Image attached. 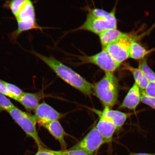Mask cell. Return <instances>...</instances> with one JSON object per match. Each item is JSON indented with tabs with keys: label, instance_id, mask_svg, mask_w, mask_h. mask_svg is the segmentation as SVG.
I'll return each mask as SVG.
<instances>
[{
	"label": "cell",
	"instance_id": "obj_1",
	"mask_svg": "<svg viewBox=\"0 0 155 155\" xmlns=\"http://www.w3.org/2000/svg\"><path fill=\"white\" fill-rule=\"evenodd\" d=\"M31 53L43 61L58 77L68 84L86 95L90 96L93 94V84L70 68L52 56L46 57L36 51H32Z\"/></svg>",
	"mask_w": 155,
	"mask_h": 155
},
{
	"label": "cell",
	"instance_id": "obj_2",
	"mask_svg": "<svg viewBox=\"0 0 155 155\" xmlns=\"http://www.w3.org/2000/svg\"><path fill=\"white\" fill-rule=\"evenodd\" d=\"M92 92L105 107L115 105L118 99L119 84L113 73H105L100 81L93 84Z\"/></svg>",
	"mask_w": 155,
	"mask_h": 155
},
{
	"label": "cell",
	"instance_id": "obj_3",
	"mask_svg": "<svg viewBox=\"0 0 155 155\" xmlns=\"http://www.w3.org/2000/svg\"><path fill=\"white\" fill-rule=\"evenodd\" d=\"M17 24V29L11 35L13 40H16L22 32L32 30H41L36 22L33 3L26 0L24 5L15 16Z\"/></svg>",
	"mask_w": 155,
	"mask_h": 155
},
{
	"label": "cell",
	"instance_id": "obj_4",
	"mask_svg": "<svg viewBox=\"0 0 155 155\" xmlns=\"http://www.w3.org/2000/svg\"><path fill=\"white\" fill-rule=\"evenodd\" d=\"M7 112L24 131L27 136L33 139L37 145L38 148L46 147L39 137L36 127L37 122L34 115L23 111L15 106Z\"/></svg>",
	"mask_w": 155,
	"mask_h": 155
},
{
	"label": "cell",
	"instance_id": "obj_5",
	"mask_svg": "<svg viewBox=\"0 0 155 155\" xmlns=\"http://www.w3.org/2000/svg\"><path fill=\"white\" fill-rule=\"evenodd\" d=\"M117 23L115 11L103 17H95L88 13L84 24L77 30L88 31L99 35L109 29L117 28Z\"/></svg>",
	"mask_w": 155,
	"mask_h": 155
},
{
	"label": "cell",
	"instance_id": "obj_6",
	"mask_svg": "<svg viewBox=\"0 0 155 155\" xmlns=\"http://www.w3.org/2000/svg\"><path fill=\"white\" fill-rule=\"evenodd\" d=\"M82 64H92L98 67L105 73H113L120 67V64L112 58L105 49L92 56H81Z\"/></svg>",
	"mask_w": 155,
	"mask_h": 155
},
{
	"label": "cell",
	"instance_id": "obj_7",
	"mask_svg": "<svg viewBox=\"0 0 155 155\" xmlns=\"http://www.w3.org/2000/svg\"><path fill=\"white\" fill-rule=\"evenodd\" d=\"M105 141L96 126L82 140L71 147L84 151L88 155H95Z\"/></svg>",
	"mask_w": 155,
	"mask_h": 155
},
{
	"label": "cell",
	"instance_id": "obj_8",
	"mask_svg": "<svg viewBox=\"0 0 155 155\" xmlns=\"http://www.w3.org/2000/svg\"><path fill=\"white\" fill-rule=\"evenodd\" d=\"M133 41L132 38L125 34L104 49L108 52L116 61L121 64L129 58L130 50Z\"/></svg>",
	"mask_w": 155,
	"mask_h": 155
},
{
	"label": "cell",
	"instance_id": "obj_9",
	"mask_svg": "<svg viewBox=\"0 0 155 155\" xmlns=\"http://www.w3.org/2000/svg\"><path fill=\"white\" fill-rule=\"evenodd\" d=\"M34 111L37 123L43 127L50 122L59 120L64 116L63 114L60 113L45 102L39 104Z\"/></svg>",
	"mask_w": 155,
	"mask_h": 155
},
{
	"label": "cell",
	"instance_id": "obj_10",
	"mask_svg": "<svg viewBox=\"0 0 155 155\" xmlns=\"http://www.w3.org/2000/svg\"><path fill=\"white\" fill-rule=\"evenodd\" d=\"M100 119L96 126L106 143L111 142L112 137L117 128L110 120L101 115H98Z\"/></svg>",
	"mask_w": 155,
	"mask_h": 155
},
{
	"label": "cell",
	"instance_id": "obj_11",
	"mask_svg": "<svg viewBox=\"0 0 155 155\" xmlns=\"http://www.w3.org/2000/svg\"><path fill=\"white\" fill-rule=\"evenodd\" d=\"M44 127L59 141L62 150H67V144L65 140V137L66 136L67 133L59 120L50 122Z\"/></svg>",
	"mask_w": 155,
	"mask_h": 155
},
{
	"label": "cell",
	"instance_id": "obj_12",
	"mask_svg": "<svg viewBox=\"0 0 155 155\" xmlns=\"http://www.w3.org/2000/svg\"><path fill=\"white\" fill-rule=\"evenodd\" d=\"M43 97L42 92L32 93L25 92L19 98L18 102L24 106L27 111H35L39 104L40 101Z\"/></svg>",
	"mask_w": 155,
	"mask_h": 155
},
{
	"label": "cell",
	"instance_id": "obj_13",
	"mask_svg": "<svg viewBox=\"0 0 155 155\" xmlns=\"http://www.w3.org/2000/svg\"><path fill=\"white\" fill-rule=\"evenodd\" d=\"M94 112L98 115H101L111 121L116 126L117 130L120 128L125 123L127 117V114L111 110L110 108L107 107H104L102 111L94 110Z\"/></svg>",
	"mask_w": 155,
	"mask_h": 155
},
{
	"label": "cell",
	"instance_id": "obj_14",
	"mask_svg": "<svg viewBox=\"0 0 155 155\" xmlns=\"http://www.w3.org/2000/svg\"><path fill=\"white\" fill-rule=\"evenodd\" d=\"M140 101V89L135 83L130 90L121 107L135 110Z\"/></svg>",
	"mask_w": 155,
	"mask_h": 155
},
{
	"label": "cell",
	"instance_id": "obj_15",
	"mask_svg": "<svg viewBox=\"0 0 155 155\" xmlns=\"http://www.w3.org/2000/svg\"><path fill=\"white\" fill-rule=\"evenodd\" d=\"M125 34L117 28L109 29L104 31L99 35L103 49L109 45L115 42Z\"/></svg>",
	"mask_w": 155,
	"mask_h": 155
},
{
	"label": "cell",
	"instance_id": "obj_16",
	"mask_svg": "<svg viewBox=\"0 0 155 155\" xmlns=\"http://www.w3.org/2000/svg\"><path fill=\"white\" fill-rule=\"evenodd\" d=\"M124 69L132 73L135 81V83L141 90H145L149 83L144 73L140 68H137L129 64H125Z\"/></svg>",
	"mask_w": 155,
	"mask_h": 155
},
{
	"label": "cell",
	"instance_id": "obj_17",
	"mask_svg": "<svg viewBox=\"0 0 155 155\" xmlns=\"http://www.w3.org/2000/svg\"><path fill=\"white\" fill-rule=\"evenodd\" d=\"M147 53L144 48L133 41L130 50L129 57L136 60L142 59L146 55Z\"/></svg>",
	"mask_w": 155,
	"mask_h": 155
},
{
	"label": "cell",
	"instance_id": "obj_18",
	"mask_svg": "<svg viewBox=\"0 0 155 155\" xmlns=\"http://www.w3.org/2000/svg\"><path fill=\"white\" fill-rule=\"evenodd\" d=\"M1 81L5 85L10 94L12 96L13 99L18 101L24 92L21 88L15 85L2 80Z\"/></svg>",
	"mask_w": 155,
	"mask_h": 155
},
{
	"label": "cell",
	"instance_id": "obj_19",
	"mask_svg": "<svg viewBox=\"0 0 155 155\" xmlns=\"http://www.w3.org/2000/svg\"><path fill=\"white\" fill-rule=\"evenodd\" d=\"M25 1L26 0H14L7 1L4 5V7L10 10L15 17L24 5Z\"/></svg>",
	"mask_w": 155,
	"mask_h": 155
},
{
	"label": "cell",
	"instance_id": "obj_20",
	"mask_svg": "<svg viewBox=\"0 0 155 155\" xmlns=\"http://www.w3.org/2000/svg\"><path fill=\"white\" fill-rule=\"evenodd\" d=\"M139 68L142 71L149 82L155 83V73L149 67L146 60L141 62Z\"/></svg>",
	"mask_w": 155,
	"mask_h": 155
},
{
	"label": "cell",
	"instance_id": "obj_21",
	"mask_svg": "<svg viewBox=\"0 0 155 155\" xmlns=\"http://www.w3.org/2000/svg\"><path fill=\"white\" fill-rule=\"evenodd\" d=\"M15 106L7 97L0 93V110L7 112Z\"/></svg>",
	"mask_w": 155,
	"mask_h": 155
},
{
	"label": "cell",
	"instance_id": "obj_22",
	"mask_svg": "<svg viewBox=\"0 0 155 155\" xmlns=\"http://www.w3.org/2000/svg\"><path fill=\"white\" fill-rule=\"evenodd\" d=\"M140 101L141 102L155 110V98L148 95L144 90H140Z\"/></svg>",
	"mask_w": 155,
	"mask_h": 155
},
{
	"label": "cell",
	"instance_id": "obj_23",
	"mask_svg": "<svg viewBox=\"0 0 155 155\" xmlns=\"http://www.w3.org/2000/svg\"><path fill=\"white\" fill-rule=\"evenodd\" d=\"M61 150H50L47 147L38 148V150L34 155H61Z\"/></svg>",
	"mask_w": 155,
	"mask_h": 155
},
{
	"label": "cell",
	"instance_id": "obj_24",
	"mask_svg": "<svg viewBox=\"0 0 155 155\" xmlns=\"http://www.w3.org/2000/svg\"><path fill=\"white\" fill-rule=\"evenodd\" d=\"M61 155H88L80 149L70 148L69 150H61Z\"/></svg>",
	"mask_w": 155,
	"mask_h": 155
},
{
	"label": "cell",
	"instance_id": "obj_25",
	"mask_svg": "<svg viewBox=\"0 0 155 155\" xmlns=\"http://www.w3.org/2000/svg\"><path fill=\"white\" fill-rule=\"evenodd\" d=\"M144 91L148 95L155 98V83L149 82Z\"/></svg>",
	"mask_w": 155,
	"mask_h": 155
},
{
	"label": "cell",
	"instance_id": "obj_26",
	"mask_svg": "<svg viewBox=\"0 0 155 155\" xmlns=\"http://www.w3.org/2000/svg\"><path fill=\"white\" fill-rule=\"evenodd\" d=\"M0 93L7 97L13 99L12 96L10 94L5 85L2 82L1 79H0Z\"/></svg>",
	"mask_w": 155,
	"mask_h": 155
},
{
	"label": "cell",
	"instance_id": "obj_27",
	"mask_svg": "<svg viewBox=\"0 0 155 155\" xmlns=\"http://www.w3.org/2000/svg\"><path fill=\"white\" fill-rule=\"evenodd\" d=\"M128 155H155V153H131Z\"/></svg>",
	"mask_w": 155,
	"mask_h": 155
},
{
	"label": "cell",
	"instance_id": "obj_28",
	"mask_svg": "<svg viewBox=\"0 0 155 155\" xmlns=\"http://www.w3.org/2000/svg\"><path fill=\"white\" fill-rule=\"evenodd\" d=\"M155 27V24L153 25L152 26V27H151V28H150V30H152V29L153 28H154V27Z\"/></svg>",
	"mask_w": 155,
	"mask_h": 155
}]
</instances>
